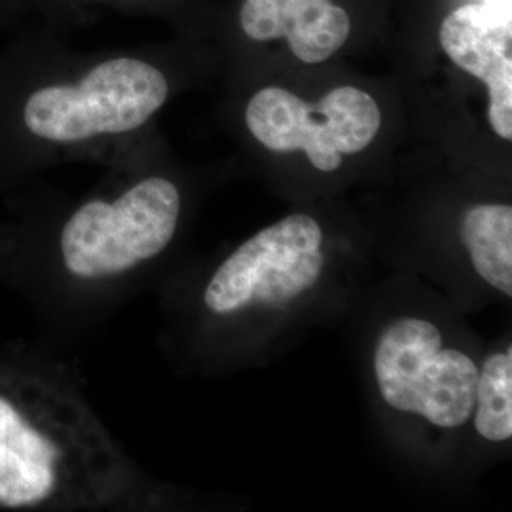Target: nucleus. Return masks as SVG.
<instances>
[{"label":"nucleus","mask_w":512,"mask_h":512,"mask_svg":"<svg viewBox=\"0 0 512 512\" xmlns=\"http://www.w3.org/2000/svg\"><path fill=\"white\" fill-rule=\"evenodd\" d=\"M183 220V190L162 173L69 207L19 211L4 220L0 283L61 340L150 272L175 245Z\"/></svg>","instance_id":"nucleus-1"},{"label":"nucleus","mask_w":512,"mask_h":512,"mask_svg":"<svg viewBox=\"0 0 512 512\" xmlns=\"http://www.w3.org/2000/svg\"><path fill=\"white\" fill-rule=\"evenodd\" d=\"M165 503L93 412L73 365L50 346L0 338V512Z\"/></svg>","instance_id":"nucleus-2"},{"label":"nucleus","mask_w":512,"mask_h":512,"mask_svg":"<svg viewBox=\"0 0 512 512\" xmlns=\"http://www.w3.org/2000/svg\"><path fill=\"white\" fill-rule=\"evenodd\" d=\"M169 92L158 67L114 57L80 78L40 82L14 95L0 112V192L35 165L139 131Z\"/></svg>","instance_id":"nucleus-3"},{"label":"nucleus","mask_w":512,"mask_h":512,"mask_svg":"<svg viewBox=\"0 0 512 512\" xmlns=\"http://www.w3.org/2000/svg\"><path fill=\"white\" fill-rule=\"evenodd\" d=\"M327 228L291 213L258 230L207 277L200 311L207 321L245 325L277 319L306 304L329 274Z\"/></svg>","instance_id":"nucleus-4"},{"label":"nucleus","mask_w":512,"mask_h":512,"mask_svg":"<svg viewBox=\"0 0 512 512\" xmlns=\"http://www.w3.org/2000/svg\"><path fill=\"white\" fill-rule=\"evenodd\" d=\"M370 366L387 410L444 433L471 421L480 363L433 319L414 313L389 319L376 336Z\"/></svg>","instance_id":"nucleus-5"},{"label":"nucleus","mask_w":512,"mask_h":512,"mask_svg":"<svg viewBox=\"0 0 512 512\" xmlns=\"http://www.w3.org/2000/svg\"><path fill=\"white\" fill-rule=\"evenodd\" d=\"M245 124L272 152H302L321 173L338 171L349 156L365 152L382 129V109L359 88L340 86L319 101L268 86L245 107Z\"/></svg>","instance_id":"nucleus-6"},{"label":"nucleus","mask_w":512,"mask_h":512,"mask_svg":"<svg viewBox=\"0 0 512 512\" xmlns=\"http://www.w3.org/2000/svg\"><path fill=\"white\" fill-rule=\"evenodd\" d=\"M440 44L454 65L486 86L488 124L499 139L511 141L512 21L484 4H465L442 21Z\"/></svg>","instance_id":"nucleus-7"},{"label":"nucleus","mask_w":512,"mask_h":512,"mask_svg":"<svg viewBox=\"0 0 512 512\" xmlns=\"http://www.w3.org/2000/svg\"><path fill=\"white\" fill-rule=\"evenodd\" d=\"M239 21L245 35L258 42L287 38L304 63L329 59L351 31L348 12L330 0H245Z\"/></svg>","instance_id":"nucleus-8"},{"label":"nucleus","mask_w":512,"mask_h":512,"mask_svg":"<svg viewBox=\"0 0 512 512\" xmlns=\"http://www.w3.org/2000/svg\"><path fill=\"white\" fill-rule=\"evenodd\" d=\"M458 239L476 277L509 300L512 296L511 203L469 205L459 215Z\"/></svg>","instance_id":"nucleus-9"},{"label":"nucleus","mask_w":512,"mask_h":512,"mask_svg":"<svg viewBox=\"0 0 512 512\" xmlns=\"http://www.w3.org/2000/svg\"><path fill=\"white\" fill-rule=\"evenodd\" d=\"M478 439L488 444H507L512 437L511 342L486 353L478 368L475 406L469 421Z\"/></svg>","instance_id":"nucleus-10"},{"label":"nucleus","mask_w":512,"mask_h":512,"mask_svg":"<svg viewBox=\"0 0 512 512\" xmlns=\"http://www.w3.org/2000/svg\"><path fill=\"white\" fill-rule=\"evenodd\" d=\"M484 6L492 10L495 16L512 21V0H484Z\"/></svg>","instance_id":"nucleus-11"},{"label":"nucleus","mask_w":512,"mask_h":512,"mask_svg":"<svg viewBox=\"0 0 512 512\" xmlns=\"http://www.w3.org/2000/svg\"><path fill=\"white\" fill-rule=\"evenodd\" d=\"M4 245H6V226H4V222H0V262L4 256Z\"/></svg>","instance_id":"nucleus-12"}]
</instances>
